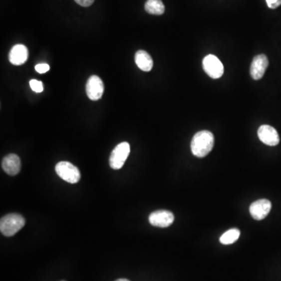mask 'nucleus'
<instances>
[{
	"label": "nucleus",
	"instance_id": "obj_1",
	"mask_svg": "<svg viewBox=\"0 0 281 281\" xmlns=\"http://www.w3.org/2000/svg\"><path fill=\"white\" fill-rule=\"evenodd\" d=\"M214 145V136L209 131H201L196 133L191 142V149L194 156L203 158L207 156Z\"/></svg>",
	"mask_w": 281,
	"mask_h": 281
},
{
	"label": "nucleus",
	"instance_id": "obj_2",
	"mask_svg": "<svg viewBox=\"0 0 281 281\" xmlns=\"http://www.w3.org/2000/svg\"><path fill=\"white\" fill-rule=\"evenodd\" d=\"M25 220L20 214L9 213L1 219L0 231L5 237H12L23 228Z\"/></svg>",
	"mask_w": 281,
	"mask_h": 281
},
{
	"label": "nucleus",
	"instance_id": "obj_3",
	"mask_svg": "<svg viewBox=\"0 0 281 281\" xmlns=\"http://www.w3.org/2000/svg\"><path fill=\"white\" fill-rule=\"evenodd\" d=\"M55 170L59 178L70 184H76L81 179V173L78 168L69 162H59L56 164Z\"/></svg>",
	"mask_w": 281,
	"mask_h": 281
},
{
	"label": "nucleus",
	"instance_id": "obj_4",
	"mask_svg": "<svg viewBox=\"0 0 281 281\" xmlns=\"http://www.w3.org/2000/svg\"><path fill=\"white\" fill-rule=\"evenodd\" d=\"M130 154L128 142H121L117 145L109 157V166L113 170H120L123 167Z\"/></svg>",
	"mask_w": 281,
	"mask_h": 281
},
{
	"label": "nucleus",
	"instance_id": "obj_5",
	"mask_svg": "<svg viewBox=\"0 0 281 281\" xmlns=\"http://www.w3.org/2000/svg\"><path fill=\"white\" fill-rule=\"evenodd\" d=\"M203 69L205 72L213 79H218L224 74V65L218 57L214 55H208L203 59Z\"/></svg>",
	"mask_w": 281,
	"mask_h": 281
},
{
	"label": "nucleus",
	"instance_id": "obj_6",
	"mask_svg": "<svg viewBox=\"0 0 281 281\" xmlns=\"http://www.w3.org/2000/svg\"><path fill=\"white\" fill-rule=\"evenodd\" d=\"M151 225L157 228H168L174 223V216L167 210H158L151 213L149 217Z\"/></svg>",
	"mask_w": 281,
	"mask_h": 281
},
{
	"label": "nucleus",
	"instance_id": "obj_7",
	"mask_svg": "<svg viewBox=\"0 0 281 281\" xmlns=\"http://www.w3.org/2000/svg\"><path fill=\"white\" fill-rule=\"evenodd\" d=\"M104 84L102 79L96 75H92L88 78L86 84V93L91 100L97 101L103 95Z\"/></svg>",
	"mask_w": 281,
	"mask_h": 281
},
{
	"label": "nucleus",
	"instance_id": "obj_8",
	"mask_svg": "<svg viewBox=\"0 0 281 281\" xmlns=\"http://www.w3.org/2000/svg\"><path fill=\"white\" fill-rule=\"evenodd\" d=\"M272 204L267 199H260L252 203L249 212L252 217L256 221H262L268 216L271 212Z\"/></svg>",
	"mask_w": 281,
	"mask_h": 281
},
{
	"label": "nucleus",
	"instance_id": "obj_9",
	"mask_svg": "<svg viewBox=\"0 0 281 281\" xmlns=\"http://www.w3.org/2000/svg\"><path fill=\"white\" fill-rule=\"evenodd\" d=\"M269 66L268 58L264 54L255 56L250 66V74L256 81L260 80L265 74Z\"/></svg>",
	"mask_w": 281,
	"mask_h": 281
},
{
	"label": "nucleus",
	"instance_id": "obj_10",
	"mask_svg": "<svg viewBox=\"0 0 281 281\" xmlns=\"http://www.w3.org/2000/svg\"><path fill=\"white\" fill-rule=\"evenodd\" d=\"M258 137L263 143L270 146H276L280 142L278 131L270 125H262L258 130Z\"/></svg>",
	"mask_w": 281,
	"mask_h": 281
},
{
	"label": "nucleus",
	"instance_id": "obj_11",
	"mask_svg": "<svg viewBox=\"0 0 281 281\" xmlns=\"http://www.w3.org/2000/svg\"><path fill=\"white\" fill-rule=\"evenodd\" d=\"M28 59V49L25 45L18 44L11 48L9 53V60L12 64L20 66Z\"/></svg>",
	"mask_w": 281,
	"mask_h": 281
},
{
	"label": "nucleus",
	"instance_id": "obj_12",
	"mask_svg": "<svg viewBox=\"0 0 281 281\" xmlns=\"http://www.w3.org/2000/svg\"><path fill=\"white\" fill-rule=\"evenodd\" d=\"M2 167L6 174L15 176L19 174L21 168V162L19 156L15 154H9L3 158Z\"/></svg>",
	"mask_w": 281,
	"mask_h": 281
},
{
	"label": "nucleus",
	"instance_id": "obj_13",
	"mask_svg": "<svg viewBox=\"0 0 281 281\" xmlns=\"http://www.w3.org/2000/svg\"><path fill=\"white\" fill-rule=\"evenodd\" d=\"M135 63L138 68L143 71H150L153 66V60L150 55L144 50H139L135 54Z\"/></svg>",
	"mask_w": 281,
	"mask_h": 281
},
{
	"label": "nucleus",
	"instance_id": "obj_14",
	"mask_svg": "<svg viewBox=\"0 0 281 281\" xmlns=\"http://www.w3.org/2000/svg\"><path fill=\"white\" fill-rule=\"evenodd\" d=\"M145 9L150 14L162 15L165 12L164 4L162 0H147L145 4Z\"/></svg>",
	"mask_w": 281,
	"mask_h": 281
},
{
	"label": "nucleus",
	"instance_id": "obj_15",
	"mask_svg": "<svg viewBox=\"0 0 281 281\" xmlns=\"http://www.w3.org/2000/svg\"><path fill=\"white\" fill-rule=\"evenodd\" d=\"M240 231L236 228L233 229L228 230L226 231L225 233L220 238V242L223 245H231V244L235 243V242L238 240V238L240 237Z\"/></svg>",
	"mask_w": 281,
	"mask_h": 281
},
{
	"label": "nucleus",
	"instance_id": "obj_16",
	"mask_svg": "<svg viewBox=\"0 0 281 281\" xmlns=\"http://www.w3.org/2000/svg\"><path fill=\"white\" fill-rule=\"evenodd\" d=\"M29 84H30V87L31 90L34 91V92H36V93H41V92L43 91V84H42L41 81L35 80V79H32V80H30Z\"/></svg>",
	"mask_w": 281,
	"mask_h": 281
},
{
	"label": "nucleus",
	"instance_id": "obj_17",
	"mask_svg": "<svg viewBox=\"0 0 281 281\" xmlns=\"http://www.w3.org/2000/svg\"><path fill=\"white\" fill-rule=\"evenodd\" d=\"M35 70L39 74H45L49 70V66L47 63H40V64L36 65Z\"/></svg>",
	"mask_w": 281,
	"mask_h": 281
},
{
	"label": "nucleus",
	"instance_id": "obj_18",
	"mask_svg": "<svg viewBox=\"0 0 281 281\" xmlns=\"http://www.w3.org/2000/svg\"><path fill=\"white\" fill-rule=\"evenodd\" d=\"M267 5L271 9H276L281 5V0H266Z\"/></svg>",
	"mask_w": 281,
	"mask_h": 281
},
{
	"label": "nucleus",
	"instance_id": "obj_19",
	"mask_svg": "<svg viewBox=\"0 0 281 281\" xmlns=\"http://www.w3.org/2000/svg\"><path fill=\"white\" fill-rule=\"evenodd\" d=\"M74 1L79 5H81V6L88 7V6H90V5L93 4L95 0H74Z\"/></svg>",
	"mask_w": 281,
	"mask_h": 281
},
{
	"label": "nucleus",
	"instance_id": "obj_20",
	"mask_svg": "<svg viewBox=\"0 0 281 281\" xmlns=\"http://www.w3.org/2000/svg\"><path fill=\"white\" fill-rule=\"evenodd\" d=\"M130 281L129 280H127V279H119L117 280V281Z\"/></svg>",
	"mask_w": 281,
	"mask_h": 281
}]
</instances>
